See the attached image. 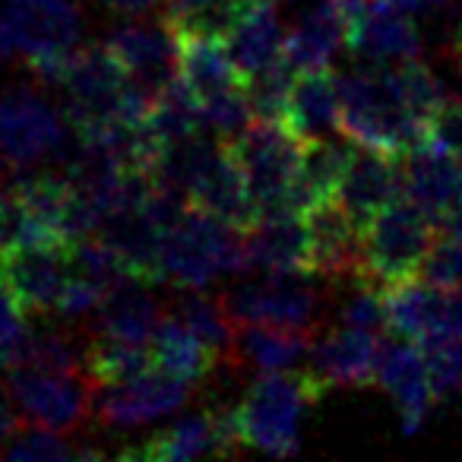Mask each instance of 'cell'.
<instances>
[{"label":"cell","mask_w":462,"mask_h":462,"mask_svg":"<svg viewBox=\"0 0 462 462\" xmlns=\"http://www.w3.org/2000/svg\"><path fill=\"white\" fill-rule=\"evenodd\" d=\"M434 238V218L418 209L411 199L399 197L361 231L365 282L390 289L405 279H415Z\"/></svg>","instance_id":"obj_5"},{"label":"cell","mask_w":462,"mask_h":462,"mask_svg":"<svg viewBox=\"0 0 462 462\" xmlns=\"http://www.w3.org/2000/svg\"><path fill=\"white\" fill-rule=\"evenodd\" d=\"M314 276L317 273H270L257 282H245L228 291L225 308L238 327L270 323L314 333L317 314L323 308V291Z\"/></svg>","instance_id":"obj_8"},{"label":"cell","mask_w":462,"mask_h":462,"mask_svg":"<svg viewBox=\"0 0 462 462\" xmlns=\"http://www.w3.org/2000/svg\"><path fill=\"white\" fill-rule=\"evenodd\" d=\"M16 51V39H14V29H10L7 20V10H0V67L7 64L10 54Z\"/></svg>","instance_id":"obj_42"},{"label":"cell","mask_w":462,"mask_h":462,"mask_svg":"<svg viewBox=\"0 0 462 462\" xmlns=\"http://www.w3.org/2000/svg\"><path fill=\"white\" fill-rule=\"evenodd\" d=\"M421 32L409 20V14L386 7L380 0H371L367 10L348 26L346 48L365 64H409L421 58Z\"/></svg>","instance_id":"obj_19"},{"label":"cell","mask_w":462,"mask_h":462,"mask_svg":"<svg viewBox=\"0 0 462 462\" xmlns=\"http://www.w3.org/2000/svg\"><path fill=\"white\" fill-rule=\"evenodd\" d=\"M190 396V383L174 374L152 367L143 377L117 386H98L96 390V418L108 428H136V424L155 421L171 415Z\"/></svg>","instance_id":"obj_12"},{"label":"cell","mask_w":462,"mask_h":462,"mask_svg":"<svg viewBox=\"0 0 462 462\" xmlns=\"http://www.w3.org/2000/svg\"><path fill=\"white\" fill-rule=\"evenodd\" d=\"M152 358L155 367L174 374V377L187 380V383H199L209 377V371L218 365V358L212 355V348L193 333L190 327L178 320L174 314H165L155 327L152 339Z\"/></svg>","instance_id":"obj_27"},{"label":"cell","mask_w":462,"mask_h":462,"mask_svg":"<svg viewBox=\"0 0 462 462\" xmlns=\"http://www.w3.org/2000/svg\"><path fill=\"white\" fill-rule=\"evenodd\" d=\"M380 336L361 329H336L317 339L308 352V367L320 377L327 390L333 386H367L377 383Z\"/></svg>","instance_id":"obj_21"},{"label":"cell","mask_w":462,"mask_h":462,"mask_svg":"<svg viewBox=\"0 0 462 462\" xmlns=\"http://www.w3.org/2000/svg\"><path fill=\"white\" fill-rule=\"evenodd\" d=\"M428 143H434L437 149H443L447 155H453L456 162H462V98H449L437 117L430 121Z\"/></svg>","instance_id":"obj_38"},{"label":"cell","mask_w":462,"mask_h":462,"mask_svg":"<svg viewBox=\"0 0 462 462\" xmlns=\"http://www.w3.org/2000/svg\"><path fill=\"white\" fill-rule=\"evenodd\" d=\"M377 383L393 396L402 421L405 434H415L428 418L430 405H434L437 393L430 383L428 358L418 342H409L402 336L390 342H380V358H377Z\"/></svg>","instance_id":"obj_15"},{"label":"cell","mask_w":462,"mask_h":462,"mask_svg":"<svg viewBox=\"0 0 462 462\" xmlns=\"http://www.w3.org/2000/svg\"><path fill=\"white\" fill-rule=\"evenodd\" d=\"M339 130L355 146L405 155L428 143V124L418 121L399 89L396 67L367 64L339 77Z\"/></svg>","instance_id":"obj_1"},{"label":"cell","mask_w":462,"mask_h":462,"mask_svg":"<svg viewBox=\"0 0 462 462\" xmlns=\"http://www.w3.org/2000/svg\"><path fill=\"white\" fill-rule=\"evenodd\" d=\"M282 45H285V29L279 20L273 0H263L245 23H241L235 32L225 39L231 60L241 70V77H251V73L263 70V67L276 64L282 58Z\"/></svg>","instance_id":"obj_28"},{"label":"cell","mask_w":462,"mask_h":462,"mask_svg":"<svg viewBox=\"0 0 462 462\" xmlns=\"http://www.w3.org/2000/svg\"><path fill=\"white\" fill-rule=\"evenodd\" d=\"M415 279L437 285V289L462 291V235L443 231L440 238H434Z\"/></svg>","instance_id":"obj_35"},{"label":"cell","mask_w":462,"mask_h":462,"mask_svg":"<svg viewBox=\"0 0 462 462\" xmlns=\"http://www.w3.org/2000/svg\"><path fill=\"white\" fill-rule=\"evenodd\" d=\"M73 462H108L98 449H83V453L73 456Z\"/></svg>","instance_id":"obj_44"},{"label":"cell","mask_w":462,"mask_h":462,"mask_svg":"<svg viewBox=\"0 0 462 462\" xmlns=\"http://www.w3.org/2000/svg\"><path fill=\"white\" fill-rule=\"evenodd\" d=\"M67 247L20 245V241L0 247V279L7 282L26 314H48L58 308L60 291L70 279Z\"/></svg>","instance_id":"obj_11"},{"label":"cell","mask_w":462,"mask_h":462,"mask_svg":"<svg viewBox=\"0 0 462 462\" xmlns=\"http://www.w3.org/2000/svg\"><path fill=\"white\" fill-rule=\"evenodd\" d=\"M105 7L117 16H143L159 4V0H102Z\"/></svg>","instance_id":"obj_41"},{"label":"cell","mask_w":462,"mask_h":462,"mask_svg":"<svg viewBox=\"0 0 462 462\" xmlns=\"http://www.w3.org/2000/svg\"><path fill=\"white\" fill-rule=\"evenodd\" d=\"M225 146L231 149V155L238 159V165L251 180L260 218L289 209V193L295 187L298 168H301L304 143H298L285 124L254 121V127L245 136L225 143Z\"/></svg>","instance_id":"obj_7"},{"label":"cell","mask_w":462,"mask_h":462,"mask_svg":"<svg viewBox=\"0 0 462 462\" xmlns=\"http://www.w3.org/2000/svg\"><path fill=\"white\" fill-rule=\"evenodd\" d=\"M178 77L197 96L199 108L225 92L245 89V77L231 60L225 42L203 35H178Z\"/></svg>","instance_id":"obj_23"},{"label":"cell","mask_w":462,"mask_h":462,"mask_svg":"<svg viewBox=\"0 0 462 462\" xmlns=\"http://www.w3.org/2000/svg\"><path fill=\"white\" fill-rule=\"evenodd\" d=\"M0 462H73V456L54 430L35 428L23 434Z\"/></svg>","instance_id":"obj_37"},{"label":"cell","mask_w":462,"mask_h":462,"mask_svg":"<svg viewBox=\"0 0 462 462\" xmlns=\"http://www.w3.org/2000/svg\"><path fill=\"white\" fill-rule=\"evenodd\" d=\"M152 462H197L212 449L216 453V424H212V411H197L171 428L159 430L152 440L146 443Z\"/></svg>","instance_id":"obj_32"},{"label":"cell","mask_w":462,"mask_h":462,"mask_svg":"<svg viewBox=\"0 0 462 462\" xmlns=\"http://www.w3.org/2000/svg\"><path fill=\"white\" fill-rule=\"evenodd\" d=\"M16 48L39 79L64 86L79 51L83 16L73 0H4Z\"/></svg>","instance_id":"obj_4"},{"label":"cell","mask_w":462,"mask_h":462,"mask_svg":"<svg viewBox=\"0 0 462 462\" xmlns=\"http://www.w3.org/2000/svg\"><path fill=\"white\" fill-rule=\"evenodd\" d=\"M342 327L361 329V333H374V336L390 329L386 308H383V289H377L371 282H358L355 295L342 304Z\"/></svg>","instance_id":"obj_36"},{"label":"cell","mask_w":462,"mask_h":462,"mask_svg":"<svg viewBox=\"0 0 462 462\" xmlns=\"http://www.w3.org/2000/svg\"><path fill=\"white\" fill-rule=\"evenodd\" d=\"M238 273H247L245 231L190 206L184 218L165 235V251H162L165 282L203 291L216 276H238Z\"/></svg>","instance_id":"obj_3"},{"label":"cell","mask_w":462,"mask_h":462,"mask_svg":"<svg viewBox=\"0 0 462 462\" xmlns=\"http://www.w3.org/2000/svg\"><path fill=\"white\" fill-rule=\"evenodd\" d=\"M402 197V155L355 146L336 203L348 212L361 231L396 199Z\"/></svg>","instance_id":"obj_13"},{"label":"cell","mask_w":462,"mask_h":462,"mask_svg":"<svg viewBox=\"0 0 462 462\" xmlns=\"http://www.w3.org/2000/svg\"><path fill=\"white\" fill-rule=\"evenodd\" d=\"M386 7L399 10V14H409V16H428V14H440L447 10L449 0H380Z\"/></svg>","instance_id":"obj_40"},{"label":"cell","mask_w":462,"mask_h":462,"mask_svg":"<svg viewBox=\"0 0 462 462\" xmlns=\"http://www.w3.org/2000/svg\"><path fill=\"white\" fill-rule=\"evenodd\" d=\"M67 134V117L54 111L29 86H14L0 96V159L16 171L54 159Z\"/></svg>","instance_id":"obj_9"},{"label":"cell","mask_w":462,"mask_h":462,"mask_svg":"<svg viewBox=\"0 0 462 462\" xmlns=\"http://www.w3.org/2000/svg\"><path fill=\"white\" fill-rule=\"evenodd\" d=\"M187 203L238 231H251L260 222L251 180H247L245 168L238 165V159L231 155V149L225 143L206 162L203 171L197 174L190 193H187Z\"/></svg>","instance_id":"obj_14"},{"label":"cell","mask_w":462,"mask_h":462,"mask_svg":"<svg viewBox=\"0 0 462 462\" xmlns=\"http://www.w3.org/2000/svg\"><path fill=\"white\" fill-rule=\"evenodd\" d=\"M105 48L115 54L127 77L152 96L178 77V32L165 20L115 29L105 39Z\"/></svg>","instance_id":"obj_16"},{"label":"cell","mask_w":462,"mask_h":462,"mask_svg":"<svg viewBox=\"0 0 462 462\" xmlns=\"http://www.w3.org/2000/svg\"><path fill=\"white\" fill-rule=\"evenodd\" d=\"M304 218L310 228V254H314L317 276L365 282L361 228L348 218V212L336 199H327L314 206Z\"/></svg>","instance_id":"obj_20"},{"label":"cell","mask_w":462,"mask_h":462,"mask_svg":"<svg viewBox=\"0 0 462 462\" xmlns=\"http://www.w3.org/2000/svg\"><path fill=\"white\" fill-rule=\"evenodd\" d=\"M355 146L339 140H317L304 146L301 155V168H298L295 187L289 193V209L308 216L314 206L327 203V199H336L339 193V184L346 178V168L352 162Z\"/></svg>","instance_id":"obj_25"},{"label":"cell","mask_w":462,"mask_h":462,"mask_svg":"<svg viewBox=\"0 0 462 462\" xmlns=\"http://www.w3.org/2000/svg\"><path fill=\"white\" fill-rule=\"evenodd\" d=\"M456 58H459V64H462V26H459V32H456Z\"/></svg>","instance_id":"obj_45"},{"label":"cell","mask_w":462,"mask_h":462,"mask_svg":"<svg viewBox=\"0 0 462 462\" xmlns=\"http://www.w3.org/2000/svg\"><path fill=\"white\" fill-rule=\"evenodd\" d=\"M168 314L178 317L184 327H190L206 346L212 348L218 361H238V323L231 320L225 298H209L203 291L187 289Z\"/></svg>","instance_id":"obj_31"},{"label":"cell","mask_w":462,"mask_h":462,"mask_svg":"<svg viewBox=\"0 0 462 462\" xmlns=\"http://www.w3.org/2000/svg\"><path fill=\"white\" fill-rule=\"evenodd\" d=\"M346 42H348V20L329 4V0H320V7L308 10V14L285 32L282 58L289 60L298 73L323 70Z\"/></svg>","instance_id":"obj_24"},{"label":"cell","mask_w":462,"mask_h":462,"mask_svg":"<svg viewBox=\"0 0 462 462\" xmlns=\"http://www.w3.org/2000/svg\"><path fill=\"white\" fill-rule=\"evenodd\" d=\"M402 197L443 225L462 206V162L421 143L402 155Z\"/></svg>","instance_id":"obj_18"},{"label":"cell","mask_w":462,"mask_h":462,"mask_svg":"<svg viewBox=\"0 0 462 462\" xmlns=\"http://www.w3.org/2000/svg\"><path fill=\"white\" fill-rule=\"evenodd\" d=\"M7 396L23 424L39 430H73L96 409V383L89 374H54L39 367H10Z\"/></svg>","instance_id":"obj_6"},{"label":"cell","mask_w":462,"mask_h":462,"mask_svg":"<svg viewBox=\"0 0 462 462\" xmlns=\"http://www.w3.org/2000/svg\"><path fill=\"white\" fill-rule=\"evenodd\" d=\"M314 346V333L270 323H247L238 327V358L257 365L263 374L291 371Z\"/></svg>","instance_id":"obj_29"},{"label":"cell","mask_w":462,"mask_h":462,"mask_svg":"<svg viewBox=\"0 0 462 462\" xmlns=\"http://www.w3.org/2000/svg\"><path fill=\"white\" fill-rule=\"evenodd\" d=\"M115 462H152V456H149V447L143 443V447H130L124 449L121 456H117Z\"/></svg>","instance_id":"obj_43"},{"label":"cell","mask_w":462,"mask_h":462,"mask_svg":"<svg viewBox=\"0 0 462 462\" xmlns=\"http://www.w3.org/2000/svg\"><path fill=\"white\" fill-rule=\"evenodd\" d=\"M386 323L393 336L418 346L437 339H462V291L437 289L421 279H405L383 289Z\"/></svg>","instance_id":"obj_10"},{"label":"cell","mask_w":462,"mask_h":462,"mask_svg":"<svg viewBox=\"0 0 462 462\" xmlns=\"http://www.w3.org/2000/svg\"><path fill=\"white\" fill-rule=\"evenodd\" d=\"M263 0H206L203 7L174 32L178 35H203V39L225 42Z\"/></svg>","instance_id":"obj_34"},{"label":"cell","mask_w":462,"mask_h":462,"mask_svg":"<svg viewBox=\"0 0 462 462\" xmlns=\"http://www.w3.org/2000/svg\"><path fill=\"white\" fill-rule=\"evenodd\" d=\"M26 329V310L16 301L14 291L7 289V282L0 279V348L16 342Z\"/></svg>","instance_id":"obj_39"},{"label":"cell","mask_w":462,"mask_h":462,"mask_svg":"<svg viewBox=\"0 0 462 462\" xmlns=\"http://www.w3.org/2000/svg\"><path fill=\"white\" fill-rule=\"evenodd\" d=\"M247 273H314L310 228L301 212H270L245 231Z\"/></svg>","instance_id":"obj_17"},{"label":"cell","mask_w":462,"mask_h":462,"mask_svg":"<svg viewBox=\"0 0 462 462\" xmlns=\"http://www.w3.org/2000/svg\"><path fill=\"white\" fill-rule=\"evenodd\" d=\"M146 285L149 282H143V279H127V282L117 285L102 301V308L96 310V333L127 342L152 339L155 327L165 314L159 310Z\"/></svg>","instance_id":"obj_26"},{"label":"cell","mask_w":462,"mask_h":462,"mask_svg":"<svg viewBox=\"0 0 462 462\" xmlns=\"http://www.w3.org/2000/svg\"><path fill=\"white\" fill-rule=\"evenodd\" d=\"M295 79L298 70L285 58H279L276 64L263 67V70L251 73L245 79V92H247V102H251L254 117L270 124H285V111H289Z\"/></svg>","instance_id":"obj_33"},{"label":"cell","mask_w":462,"mask_h":462,"mask_svg":"<svg viewBox=\"0 0 462 462\" xmlns=\"http://www.w3.org/2000/svg\"><path fill=\"white\" fill-rule=\"evenodd\" d=\"M323 396L327 386L310 367L260 374L245 399L235 405L245 449H257L276 459L295 456L301 443L304 411L314 409Z\"/></svg>","instance_id":"obj_2"},{"label":"cell","mask_w":462,"mask_h":462,"mask_svg":"<svg viewBox=\"0 0 462 462\" xmlns=\"http://www.w3.org/2000/svg\"><path fill=\"white\" fill-rule=\"evenodd\" d=\"M285 127L304 146L329 140L339 130V77H333L327 67L298 73L285 111Z\"/></svg>","instance_id":"obj_22"},{"label":"cell","mask_w":462,"mask_h":462,"mask_svg":"<svg viewBox=\"0 0 462 462\" xmlns=\"http://www.w3.org/2000/svg\"><path fill=\"white\" fill-rule=\"evenodd\" d=\"M83 367L92 383H96V390L98 386L130 383V380L143 377V374L155 367L152 346L96 333L89 346L83 348Z\"/></svg>","instance_id":"obj_30"}]
</instances>
